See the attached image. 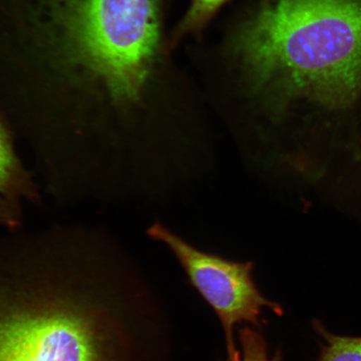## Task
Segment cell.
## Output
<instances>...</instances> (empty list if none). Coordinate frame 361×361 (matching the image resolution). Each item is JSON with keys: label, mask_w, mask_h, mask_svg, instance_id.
Returning <instances> with one entry per match:
<instances>
[{"label": "cell", "mask_w": 361, "mask_h": 361, "mask_svg": "<svg viewBox=\"0 0 361 361\" xmlns=\"http://www.w3.org/2000/svg\"><path fill=\"white\" fill-rule=\"evenodd\" d=\"M237 47L259 92L331 111L361 103V0H269Z\"/></svg>", "instance_id": "cell-2"}, {"label": "cell", "mask_w": 361, "mask_h": 361, "mask_svg": "<svg viewBox=\"0 0 361 361\" xmlns=\"http://www.w3.org/2000/svg\"><path fill=\"white\" fill-rule=\"evenodd\" d=\"M147 295L116 248L0 243V361H152Z\"/></svg>", "instance_id": "cell-1"}, {"label": "cell", "mask_w": 361, "mask_h": 361, "mask_svg": "<svg viewBox=\"0 0 361 361\" xmlns=\"http://www.w3.org/2000/svg\"><path fill=\"white\" fill-rule=\"evenodd\" d=\"M76 30L89 65L113 96L137 99L157 42L155 0H85Z\"/></svg>", "instance_id": "cell-3"}, {"label": "cell", "mask_w": 361, "mask_h": 361, "mask_svg": "<svg viewBox=\"0 0 361 361\" xmlns=\"http://www.w3.org/2000/svg\"><path fill=\"white\" fill-rule=\"evenodd\" d=\"M0 195L13 201L33 195L32 186L13 151L6 128L0 121Z\"/></svg>", "instance_id": "cell-5"}, {"label": "cell", "mask_w": 361, "mask_h": 361, "mask_svg": "<svg viewBox=\"0 0 361 361\" xmlns=\"http://www.w3.org/2000/svg\"><path fill=\"white\" fill-rule=\"evenodd\" d=\"M316 328L324 340L318 361H361V338L338 336L322 326Z\"/></svg>", "instance_id": "cell-7"}, {"label": "cell", "mask_w": 361, "mask_h": 361, "mask_svg": "<svg viewBox=\"0 0 361 361\" xmlns=\"http://www.w3.org/2000/svg\"><path fill=\"white\" fill-rule=\"evenodd\" d=\"M19 220L13 202L0 195V225L15 226Z\"/></svg>", "instance_id": "cell-9"}, {"label": "cell", "mask_w": 361, "mask_h": 361, "mask_svg": "<svg viewBox=\"0 0 361 361\" xmlns=\"http://www.w3.org/2000/svg\"><path fill=\"white\" fill-rule=\"evenodd\" d=\"M226 0H192L190 8L178 26V37L201 30Z\"/></svg>", "instance_id": "cell-8"}, {"label": "cell", "mask_w": 361, "mask_h": 361, "mask_svg": "<svg viewBox=\"0 0 361 361\" xmlns=\"http://www.w3.org/2000/svg\"><path fill=\"white\" fill-rule=\"evenodd\" d=\"M148 235L169 248L193 287L214 310L222 324L228 354L237 348L234 329L238 326H258L265 310L279 312V307L257 287L251 262L228 260L197 250L161 224L149 228Z\"/></svg>", "instance_id": "cell-4"}, {"label": "cell", "mask_w": 361, "mask_h": 361, "mask_svg": "<svg viewBox=\"0 0 361 361\" xmlns=\"http://www.w3.org/2000/svg\"><path fill=\"white\" fill-rule=\"evenodd\" d=\"M227 361H282L281 352L271 355L267 342L258 331L245 327L239 331L237 348L228 354Z\"/></svg>", "instance_id": "cell-6"}]
</instances>
